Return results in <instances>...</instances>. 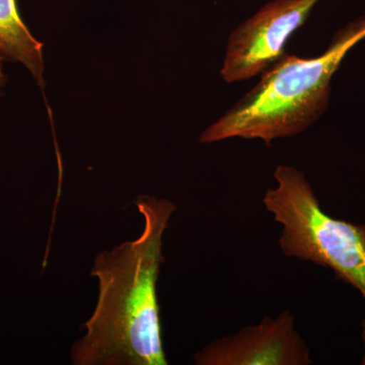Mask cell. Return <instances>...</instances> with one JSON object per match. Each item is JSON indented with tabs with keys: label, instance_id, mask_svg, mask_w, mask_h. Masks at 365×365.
<instances>
[{
	"label": "cell",
	"instance_id": "6da1fadb",
	"mask_svg": "<svg viewBox=\"0 0 365 365\" xmlns=\"http://www.w3.org/2000/svg\"><path fill=\"white\" fill-rule=\"evenodd\" d=\"M135 204L144 220L139 237L96 258L91 275L98 280L95 311L86 335L72 346L76 365H165L157 284L163 237L176 205L140 196Z\"/></svg>",
	"mask_w": 365,
	"mask_h": 365
},
{
	"label": "cell",
	"instance_id": "7a4b0ae2",
	"mask_svg": "<svg viewBox=\"0 0 365 365\" xmlns=\"http://www.w3.org/2000/svg\"><path fill=\"white\" fill-rule=\"evenodd\" d=\"M364 39L365 16L338 31L318 57L283 55L263 72L252 90L203 132L200 143L241 137L261 139L270 145L274 139L307 130L328 108L334 74L348 52Z\"/></svg>",
	"mask_w": 365,
	"mask_h": 365
},
{
	"label": "cell",
	"instance_id": "3957f363",
	"mask_svg": "<svg viewBox=\"0 0 365 365\" xmlns=\"http://www.w3.org/2000/svg\"><path fill=\"white\" fill-rule=\"evenodd\" d=\"M275 188L263 203L281 225L279 247L287 257L332 269L365 300V225L327 215L304 173L278 165Z\"/></svg>",
	"mask_w": 365,
	"mask_h": 365
},
{
	"label": "cell",
	"instance_id": "277c9868",
	"mask_svg": "<svg viewBox=\"0 0 365 365\" xmlns=\"http://www.w3.org/2000/svg\"><path fill=\"white\" fill-rule=\"evenodd\" d=\"M319 0H273L235 28L222 69L227 83L263 73L284 55L288 39L304 25Z\"/></svg>",
	"mask_w": 365,
	"mask_h": 365
},
{
	"label": "cell",
	"instance_id": "5b68a950",
	"mask_svg": "<svg viewBox=\"0 0 365 365\" xmlns=\"http://www.w3.org/2000/svg\"><path fill=\"white\" fill-rule=\"evenodd\" d=\"M311 349L297 332L294 314L283 311L257 325L212 341L194 356L197 365H309Z\"/></svg>",
	"mask_w": 365,
	"mask_h": 365
},
{
	"label": "cell",
	"instance_id": "8992f818",
	"mask_svg": "<svg viewBox=\"0 0 365 365\" xmlns=\"http://www.w3.org/2000/svg\"><path fill=\"white\" fill-rule=\"evenodd\" d=\"M42 47L21 20L16 0H0V59L23 64L42 83Z\"/></svg>",
	"mask_w": 365,
	"mask_h": 365
},
{
	"label": "cell",
	"instance_id": "52a82bcc",
	"mask_svg": "<svg viewBox=\"0 0 365 365\" xmlns=\"http://www.w3.org/2000/svg\"><path fill=\"white\" fill-rule=\"evenodd\" d=\"M6 76L4 72V66H2V60L0 59V91L6 86Z\"/></svg>",
	"mask_w": 365,
	"mask_h": 365
}]
</instances>
